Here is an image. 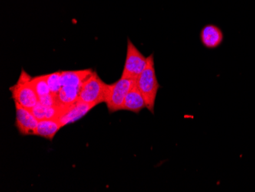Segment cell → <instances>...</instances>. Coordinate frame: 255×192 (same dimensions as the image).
Returning a JSON list of instances; mask_svg holds the SVG:
<instances>
[{
    "mask_svg": "<svg viewBox=\"0 0 255 192\" xmlns=\"http://www.w3.org/2000/svg\"><path fill=\"white\" fill-rule=\"evenodd\" d=\"M136 84L144 97L147 110L154 114L156 98L160 87L156 75L154 54L147 57V65L136 80Z\"/></svg>",
    "mask_w": 255,
    "mask_h": 192,
    "instance_id": "6da1fadb",
    "label": "cell"
},
{
    "mask_svg": "<svg viewBox=\"0 0 255 192\" xmlns=\"http://www.w3.org/2000/svg\"><path fill=\"white\" fill-rule=\"evenodd\" d=\"M31 78L22 68L16 84L9 88L14 103L30 110L38 103V97L33 87Z\"/></svg>",
    "mask_w": 255,
    "mask_h": 192,
    "instance_id": "7a4b0ae2",
    "label": "cell"
},
{
    "mask_svg": "<svg viewBox=\"0 0 255 192\" xmlns=\"http://www.w3.org/2000/svg\"><path fill=\"white\" fill-rule=\"evenodd\" d=\"M108 90L109 84L100 78L97 71H94L83 83L78 100L97 106L106 103Z\"/></svg>",
    "mask_w": 255,
    "mask_h": 192,
    "instance_id": "3957f363",
    "label": "cell"
},
{
    "mask_svg": "<svg viewBox=\"0 0 255 192\" xmlns=\"http://www.w3.org/2000/svg\"><path fill=\"white\" fill-rule=\"evenodd\" d=\"M147 63V57L139 51L130 38H128L126 61L122 77L137 80Z\"/></svg>",
    "mask_w": 255,
    "mask_h": 192,
    "instance_id": "277c9868",
    "label": "cell"
},
{
    "mask_svg": "<svg viewBox=\"0 0 255 192\" xmlns=\"http://www.w3.org/2000/svg\"><path fill=\"white\" fill-rule=\"evenodd\" d=\"M135 82L136 80L121 77L118 81L109 84L106 104L110 114L123 110L125 98Z\"/></svg>",
    "mask_w": 255,
    "mask_h": 192,
    "instance_id": "5b68a950",
    "label": "cell"
},
{
    "mask_svg": "<svg viewBox=\"0 0 255 192\" xmlns=\"http://www.w3.org/2000/svg\"><path fill=\"white\" fill-rule=\"evenodd\" d=\"M15 127L22 136H35L39 120L34 117L31 110L15 103Z\"/></svg>",
    "mask_w": 255,
    "mask_h": 192,
    "instance_id": "8992f818",
    "label": "cell"
},
{
    "mask_svg": "<svg viewBox=\"0 0 255 192\" xmlns=\"http://www.w3.org/2000/svg\"><path fill=\"white\" fill-rule=\"evenodd\" d=\"M96 106L95 104H88L78 100L74 104L61 108V114L57 120L63 127H65L85 117Z\"/></svg>",
    "mask_w": 255,
    "mask_h": 192,
    "instance_id": "52a82bcc",
    "label": "cell"
},
{
    "mask_svg": "<svg viewBox=\"0 0 255 192\" xmlns=\"http://www.w3.org/2000/svg\"><path fill=\"white\" fill-rule=\"evenodd\" d=\"M202 44L207 49H215L221 45L224 35L221 28L214 24H208L203 27L200 33Z\"/></svg>",
    "mask_w": 255,
    "mask_h": 192,
    "instance_id": "ba28073f",
    "label": "cell"
},
{
    "mask_svg": "<svg viewBox=\"0 0 255 192\" xmlns=\"http://www.w3.org/2000/svg\"><path fill=\"white\" fill-rule=\"evenodd\" d=\"M144 108H147L145 100L135 82L125 98L123 110L139 114Z\"/></svg>",
    "mask_w": 255,
    "mask_h": 192,
    "instance_id": "9c48e42d",
    "label": "cell"
},
{
    "mask_svg": "<svg viewBox=\"0 0 255 192\" xmlns=\"http://www.w3.org/2000/svg\"><path fill=\"white\" fill-rule=\"evenodd\" d=\"M94 71L92 69L61 71V85L81 87L86 79Z\"/></svg>",
    "mask_w": 255,
    "mask_h": 192,
    "instance_id": "30bf717a",
    "label": "cell"
},
{
    "mask_svg": "<svg viewBox=\"0 0 255 192\" xmlns=\"http://www.w3.org/2000/svg\"><path fill=\"white\" fill-rule=\"evenodd\" d=\"M61 128H63L62 125L57 119L39 120L35 136L51 141Z\"/></svg>",
    "mask_w": 255,
    "mask_h": 192,
    "instance_id": "8fae6325",
    "label": "cell"
},
{
    "mask_svg": "<svg viewBox=\"0 0 255 192\" xmlns=\"http://www.w3.org/2000/svg\"><path fill=\"white\" fill-rule=\"evenodd\" d=\"M61 107L60 106H44L39 102L35 107L31 109V112L38 120H53L57 119L61 113Z\"/></svg>",
    "mask_w": 255,
    "mask_h": 192,
    "instance_id": "7c38bea8",
    "label": "cell"
},
{
    "mask_svg": "<svg viewBox=\"0 0 255 192\" xmlns=\"http://www.w3.org/2000/svg\"><path fill=\"white\" fill-rule=\"evenodd\" d=\"M31 83H32L33 87H34V90H35V92H36L38 98L51 94L48 81H47V79H46L45 74L32 77L31 78Z\"/></svg>",
    "mask_w": 255,
    "mask_h": 192,
    "instance_id": "4fadbf2b",
    "label": "cell"
},
{
    "mask_svg": "<svg viewBox=\"0 0 255 192\" xmlns=\"http://www.w3.org/2000/svg\"><path fill=\"white\" fill-rule=\"evenodd\" d=\"M45 75L51 94L57 99L62 86L61 85V71H57V72L45 74Z\"/></svg>",
    "mask_w": 255,
    "mask_h": 192,
    "instance_id": "5bb4252c",
    "label": "cell"
}]
</instances>
